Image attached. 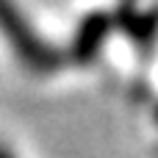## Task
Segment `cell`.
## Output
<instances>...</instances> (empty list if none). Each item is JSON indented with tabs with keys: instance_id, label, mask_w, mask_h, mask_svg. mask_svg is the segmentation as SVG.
I'll return each mask as SVG.
<instances>
[{
	"instance_id": "cell-3",
	"label": "cell",
	"mask_w": 158,
	"mask_h": 158,
	"mask_svg": "<svg viewBox=\"0 0 158 158\" xmlns=\"http://www.w3.org/2000/svg\"><path fill=\"white\" fill-rule=\"evenodd\" d=\"M0 158H14V156H11L8 150H3V147H0Z\"/></svg>"
},
{
	"instance_id": "cell-1",
	"label": "cell",
	"mask_w": 158,
	"mask_h": 158,
	"mask_svg": "<svg viewBox=\"0 0 158 158\" xmlns=\"http://www.w3.org/2000/svg\"><path fill=\"white\" fill-rule=\"evenodd\" d=\"M0 28H3V33L11 39L14 53H17L28 67L42 69V72H47L50 67H56L53 53L33 36L31 28H25V22L19 19V14L14 11V6L6 3V0H0Z\"/></svg>"
},
{
	"instance_id": "cell-2",
	"label": "cell",
	"mask_w": 158,
	"mask_h": 158,
	"mask_svg": "<svg viewBox=\"0 0 158 158\" xmlns=\"http://www.w3.org/2000/svg\"><path fill=\"white\" fill-rule=\"evenodd\" d=\"M108 31V19L106 17H89L83 25H81V33H78V42H75V58L78 61H89L94 56V50L100 47L103 36Z\"/></svg>"
}]
</instances>
